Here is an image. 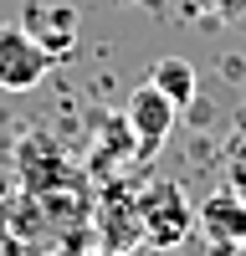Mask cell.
Instances as JSON below:
<instances>
[{
	"label": "cell",
	"mask_w": 246,
	"mask_h": 256,
	"mask_svg": "<svg viewBox=\"0 0 246 256\" xmlns=\"http://www.w3.org/2000/svg\"><path fill=\"white\" fill-rule=\"evenodd\" d=\"M134 205H138V226H144V241H149V246L174 251V246L190 241L195 210H190V200H184L180 184H170V180H164V184H149Z\"/></svg>",
	"instance_id": "1"
},
{
	"label": "cell",
	"mask_w": 246,
	"mask_h": 256,
	"mask_svg": "<svg viewBox=\"0 0 246 256\" xmlns=\"http://www.w3.org/2000/svg\"><path fill=\"white\" fill-rule=\"evenodd\" d=\"M52 72V52H41V41H31V31L20 26H0V88L6 92H31L41 88Z\"/></svg>",
	"instance_id": "2"
},
{
	"label": "cell",
	"mask_w": 246,
	"mask_h": 256,
	"mask_svg": "<svg viewBox=\"0 0 246 256\" xmlns=\"http://www.w3.org/2000/svg\"><path fill=\"white\" fill-rule=\"evenodd\" d=\"M195 226L216 251H246V190L236 184L210 190L205 205L195 210Z\"/></svg>",
	"instance_id": "3"
},
{
	"label": "cell",
	"mask_w": 246,
	"mask_h": 256,
	"mask_svg": "<svg viewBox=\"0 0 246 256\" xmlns=\"http://www.w3.org/2000/svg\"><path fill=\"white\" fill-rule=\"evenodd\" d=\"M174 118H180V108H174V102H170V98H164V92L154 88V82L134 88V98H128V113H123V123H128V134L138 138V159L159 154V144L170 138Z\"/></svg>",
	"instance_id": "4"
},
{
	"label": "cell",
	"mask_w": 246,
	"mask_h": 256,
	"mask_svg": "<svg viewBox=\"0 0 246 256\" xmlns=\"http://www.w3.org/2000/svg\"><path fill=\"white\" fill-rule=\"evenodd\" d=\"M20 26L31 31V41H41V52H52V62L77 46V10L72 6H31Z\"/></svg>",
	"instance_id": "5"
},
{
	"label": "cell",
	"mask_w": 246,
	"mask_h": 256,
	"mask_svg": "<svg viewBox=\"0 0 246 256\" xmlns=\"http://www.w3.org/2000/svg\"><path fill=\"white\" fill-rule=\"evenodd\" d=\"M149 82L174 102V108H190V102H195V67L184 56H159L154 72H149Z\"/></svg>",
	"instance_id": "6"
},
{
	"label": "cell",
	"mask_w": 246,
	"mask_h": 256,
	"mask_svg": "<svg viewBox=\"0 0 246 256\" xmlns=\"http://www.w3.org/2000/svg\"><path fill=\"white\" fill-rule=\"evenodd\" d=\"M138 241H144V226H138V205L134 200L123 205V216H118V205L102 210V246H108L113 256L118 251H134Z\"/></svg>",
	"instance_id": "7"
},
{
	"label": "cell",
	"mask_w": 246,
	"mask_h": 256,
	"mask_svg": "<svg viewBox=\"0 0 246 256\" xmlns=\"http://www.w3.org/2000/svg\"><path fill=\"white\" fill-rule=\"evenodd\" d=\"M226 184H236V190H246V138H236L231 144V159H226Z\"/></svg>",
	"instance_id": "8"
}]
</instances>
